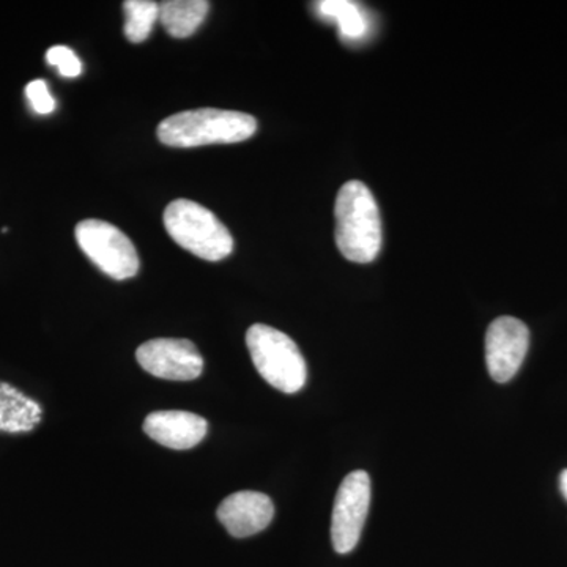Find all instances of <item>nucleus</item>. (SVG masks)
<instances>
[{
	"label": "nucleus",
	"mask_w": 567,
	"mask_h": 567,
	"mask_svg": "<svg viewBox=\"0 0 567 567\" xmlns=\"http://www.w3.org/2000/svg\"><path fill=\"white\" fill-rule=\"evenodd\" d=\"M125 10V35L132 43H142L151 37L153 25L159 20V6L152 0H128Z\"/></svg>",
	"instance_id": "nucleus-13"
},
{
	"label": "nucleus",
	"mask_w": 567,
	"mask_h": 567,
	"mask_svg": "<svg viewBox=\"0 0 567 567\" xmlns=\"http://www.w3.org/2000/svg\"><path fill=\"white\" fill-rule=\"evenodd\" d=\"M257 122L245 112L194 110L164 118L156 130L158 140L169 147L192 148L210 144H235L254 136Z\"/></svg>",
	"instance_id": "nucleus-2"
},
{
	"label": "nucleus",
	"mask_w": 567,
	"mask_h": 567,
	"mask_svg": "<svg viewBox=\"0 0 567 567\" xmlns=\"http://www.w3.org/2000/svg\"><path fill=\"white\" fill-rule=\"evenodd\" d=\"M144 432L159 445L171 450H192L199 445L208 432L207 421L182 410L153 412L145 417Z\"/></svg>",
	"instance_id": "nucleus-10"
},
{
	"label": "nucleus",
	"mask_w": 567,
	"mask_h": 567,
	"mask_svg": "<svg viewBox=\"0 0 567 567\" xmlns=\"http://www.w3.org/2000/svg\"><path fill=\"white\" fill-rule=\"evenodd\" d=\"M336 245L347 260L369 264L382 249V221L374 194L363 182L350 181L339 189L334 205Z\"/></svg>",
	"instance_id": "nucleus-1"
},
{
	"label": "nucleus",
	"mask_w": 567,
	"mask_h": 567,
	"mask_svg": "<svg viewBox=\"0 0 567 567\" xmlns=\"http://www.w3.org/2000/svg\"><path fill=\"white\" fill-rule=\"evenodd\" d=\"M145 372L174 382H192L204 371L203 354L188 339H152L136 350Z\"/></svg>",
	"instance_id": "nucleus-7"
},
{
	"label": "nucleus",
	"mask_w": 567,
	"mask_h": 567,
	"mask_svg": "<svg viewBox=\"0 0 567 567\" xmlns=\"http://www.w3.org/2000/svg\"><path fill=\"white\" fill-rule=\"evenodd\" d=\"M216 516L230 536L249 537L264 532L271 524L275 506L270 496L260 492H237L224 499Z\"/></svg>",
	"instance_id": "nucleus-9"
},
{
	"label": "nucleus",
	"mask_w": 567,
	"mask_h": 567,
	"mask_svg": "<svg viewBox=\"0 0 567 567\" xmlns=\"http://www.w3.org/2000/svg\"><path fill=\"white\" fill-rule=\"evenodd\" d=\"M164 227L175 244L208 260L219 262L234 251L229 229L208 208L188 199H177L164 210Z\"/></svg>",
	"instance_id": "nucleus-3"
},
{
	"label": "nucleus",
	"mask_w": 567,
	"mask_h": 567,
	"mask_svg": "<svg viewBox=\"0 0 567 567\" xmlns=\"http://www.w3.org/2000/svg\"><path fill=\"white\" fill-rule=\"evenodd\" d=\"M324 18H331L338 22L342 35L347 39H360L365 32L363 13L352 2L347 0H324L317 6Z\"/></svg>",
	"instance_id": "nucleus-14"
},
{
	"label": "nucleus",
	"mask_w": 567,
	"mask_h": 567,
	"mask_svg": "<svg viewBox=\"0 0 567 567\" xmlns=\"http://www.w3.org/2000/svg\"><path fill=\"white\" fill-rule=\"evenodd\" d=\"M82 252L104 275L125 281L140 271V256L133 241L117 227L102 219H84L74 230Z\"/></svg>",
	"instance_id": "nucleus-5"
},
{
	"label": "nucleus",
	"mask_w": 567,
	"mask_h": 567,
	"mask_svg": "<svg viewBox=\"0 0 567 567\" xmlns=\"http://www.w3.org/2000/svg\"><path fill=\"white\" fill-rule=\"evenodd\" d=\"M371 505V480L365 472L346 476L336 495L331 517V540L338 554H349L360 543L365 517Z\"/></svg>",
	"instance_id": "nucleus-6"
},
{
	"label": "nucleus",
	"mask_w": 567,
	"mask_h": 567,
	"mask_svg": "<svg viewBox=\"0 0 567 567\" xmlns=\"http://www.w3.org/2000/svg\"><path fill=\"white\" fill-rule=\"evenodd\" d=\"M529 347L527 324L514 317H498L486 333L488 374L496 383H507L524 364Z\"/></svg>",
	"instance_id": "nucleus-8"
},
{
	"label": "nucleus",
	"mask_w": 567,
	"mask_h": 567,
	"mask_svg": "<svg viewBox=\"0 0 567 567\" xmlns=\"http://www.w3.org/2000/svg\"><path fill=\"white\" fill-rule=\"evenodd\" d=\"M559 491L567 499V470H563L561 475H559Z\"/></svg>",
	"instance_id": "nucleus-17"
},
{
	"label": "nucleus",
	"mask_w": 567,
	"mask_h": 567,
	"mask_svg": "<svg viewBox=\"0 0 567 567\" xmlns=\"http://www.w3.org/2000/svg\"><path fill=\"white\" fill-rule=\"evenodd\" d=\"M25 96L37 114L47 115L55 110V100L48 89L47 81L35 80L31 81L25 87Z\"/></svg>",
	"instance_id": "nucleus-16"
},
{
	"label": "nucleus",
	"mask_w": 567,
	"mask_h": 567,
	"mask_svg": "<svg viewBox=\"0 0 567 567\" xmlns=\"http://www.w3.org/2000/svg\"><path fill=\"white\" fill-rule=\"evenodd\" d=\"M246 346L257 372L276 390L295 394L305 386L306 361L289 336L268 324L256 323L246 333Z\"/></svg>",
	"instance_id": "nucleus-4"
},
{
	"label": "nucleus",
	"mask_w": 567,
	"mask_h": 567,
	"mask_svg": "<svg viewBox=\"0 0 567 567\" xmlns=\"http://www.w3.org/2000/svg\"><path fill=\"white\" fill-rule=\"evenodd\" d=\"M208 10L207 0H169L159 6V21L171 37L186 39L200 28Z\"/></svg>",
	"instance_id": "nucleus-12"
},
{
	"label": "nucleus",
	"mask_w": 567,
	"mask_h": 567,
	"mask_svg": "<svg viewBox=\"0 0 567 567\" xmlns=\"http://www.w3.org/2000/svg\"><path fill=\"white\" fill-rule=\"evenodd\" d=\"M43 410L39 402L9 383L0 382V432L25 434L40 424Z\"/></svg>",
	"instance_id": "nucleus-11"
},
{
	"label": "nucleus",
	"mask_w": 567,
	"mask_h": 567,
	"mask_svg": "<svg viewBox=\"0 0 567 567\" xmlns=\"http://www.w3.org/2000/svg\"><path fill=\"white\" fill-rule=\"evenodd\" d=\"M47 62L55 66L63 78H78L82 71V63L78 55L70 48L62 47V44L52 47L47 52Z\"/></svg>",
	"instance_id": "nucleus-15"
}]
</instances>
